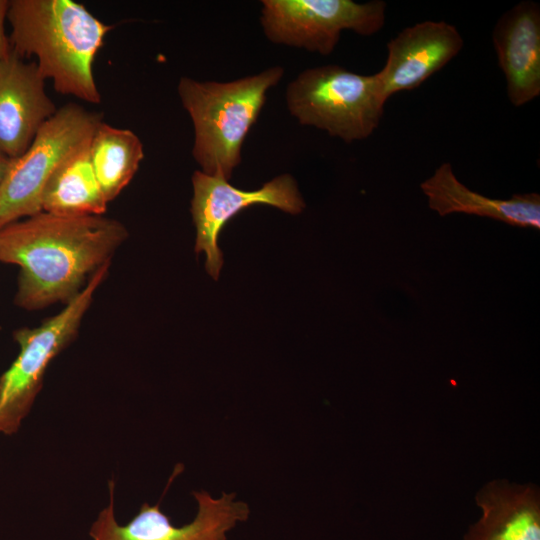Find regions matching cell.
I'll list each match as a JSON object with an SVG mask.
<instances>
[{
	"label": "cell",
	"mask_w": 540,
	"mask_h": 540,
	"mask_svg": "<svg viewBox=\"0 0 540 540\" xmlns=\"http://www.w3.org/2000/svg\"><path fill=\"white\" fill-rule=\"evenodd\" d=\"M127 238L125 226L99 216L40 212L0 229V262L20 268L15 303L38 310L75 298Z\"/></svg>",
	"instance_id": "cell-1"
},
{
	"label": "cell",
	"mask_w": 540,
	"mask_h": 540,
	"mask_svg": "<svg viewBox=\"0 0 540 540\" xmlns=\"http://www.w3.org/2000/svg\"><path fill=\"white\" fill-rule=\"evenodd\" d=\"M7 22L11 50L35 57L58 93L101 102L93 64L111 26L72 0H9Z\"/></svg>",
	"instance_id": "cell-2"
},
{
	"label": "cell",
	"mask_w": 540,
	"mask_h": 540,
	"mask_svg": "<svg viewBox=\"0 0 540 540\" xmlns=\"http://www.w3.org/2000/svg\"><path fill=\"white\" fill-rule=\"evenodd\" d=\"M280 66L231 82L181 77L177 86L194 127L192 155L202 172L231 178L242 144L264 106L267 91L283 77Z\"/></svg>",
	"instance_id": "cell-3"
},
{
	"label": "cell",
	"mask_w": 540,
	"mask_h": 540,
	"mask_svg": "<svg viewBox=\"0 0 540 540\" xmlns=\"http://www.w3.org/2000/svg\"><path fill=\"white\" fill-rule=\"evenodd\" d=\"M285 97L289 112L301 125L347 143L373 134L388 100L378 73L361 75L338 65L302 71L288 84Z\"/></svg>",
	"instance_id": "cell-4"
},
{
	"label": "cell",
	"mask_w": 540,
	"mask_h": 540,
	"mask_svg": "<svg viewBox=\"0 0 540 540\" xmlns=\"http://www.w3.org/2000/svg\"><path fill=\"white\" fill-rule=\"evenodd\" d=\"M108 269L109 263L97 270L64 309L40 326L14 332L19 354L0 376V434L13 435L20 429L42 387L49 364L76 336Z\"/></svg>",
	"instance_id": "cell-5"
},
{
	"label": "cell",
	"mask_w": 540,
	"mask_h": 540,
	"mask_svg": "<svg viewBox=\"0 0 540 540\" xmlns=\"http://www.w3.org/2000/svg\"><path fill=\"white\" fill-rule=\"evenodd\" d=\"M101 122L100 113L75 103L57 109L26 151L11 159L0 184V229L42 212L43 189L52 173L67 157L91 141Z\"/></svg>",
	"instance_id": "cell-6"
},
{
	"label": "cell",
	"mask_w": 540,
	"mask_h": 540,
	"mask_svg": "<svg viewBox=\"0 0 540 540\" xmlns=\"http://www.w3.org/2000/svg\"><path fill=\"white\" fill-rule=\"evenodd\" d=\"M260 22L275 44L331 54L341 32L371 36L385 25L387 4L382 0H263Z\"/></svg>",
	"instance_id": "cell-7"
},
{
	"label": "cell",
	"mask_w": 540,
	"mask_h": 540,
	"mask_svg": "<svg viewBox=\"0 0 540 540\" xmlns=\"http://www.w3.org/2000/svg\"><path fill=\"white\" fill-rule=\"evenodd\" d=\"M191 214L196 227L195 252L206 255L207 272L217 279L223 256L217 239L224 225L244 208L255 204L276 207L290 214H299L305 202L295 179L282 174L266 182L260 189L245 191L223 177L195 171L192 175Z\"/></svg>",
	"instance_id": "cell-8"
},
{
	"label": "cell",
	"mask_w": 540,
	"mask_h": 540,
	"mask_svg": "<svg viewBox=\"0 0 540 540\" xmlns=\"http://www.w3.org/2000/svg\"><path fill=\"white\" fill-rule=\"evenodd\" d=\"M110 501L93 522L92 540H227V533L248 519L247 503L234 494L223 493L214 498L206 491L194 493L197 503L195 518L188 524L175 526L159 504L144 503L126 524L117 522L114 513V482H109Z\"/></svg>",
	"instance_id": "cell-9"
},
{
	"label": "cell",
	"mask_w": 540,
	"mask_h": 540,
	"mask_svg": "<svg viewBox=\"0 0 540 540\" xmlns=\"http://www.w3.org/2000/svg\"><path fill=\"white\" fill-rule=\"evenodd\" d=\"M35 62L11 52L0 60V151L14 159L57 111Z\"/></svg>",
	"instance_id": "cell-10"
},
{
	"label": "cell",
	"mask_w": 540,
	"mask_h": 540,
	"mask_svg": "<svg viewBox=\"0 0 540 540\" xmlns=\"http://www.w3.org/2000/svg\"><path fill=\"white\" fill-rule=\"evenodd\" d=\"M464 46L458 29L446 21L425 20L405 27L387 43V60L377 72L384 95L419 87Z\"/></svg>",
	"instance_id": "cell-11"
},
{
	"label": "cell",
	"mask_w": 540,
	"mask_h": 540,
	"mask_svg": "<svg viewBox=\"0 0 540 540\" xmlns=\"http://www.w3.org/2000/svg\"><path fill=\"white\" fill-rule=\"evenodd\" d=\"M492 41L511 104L523 106L540 95V7L521 1L497 20Z\"/></svg>",
	"instance_id": "cell-12"
},
{
	"label": "cell",
	"mask_w": 540,
	"mask_h": 540,
	"mask_svg": "<svg viewBox=\"0 0 540 540\" xmlns=\"http://www.w3.org/2000/svg\"><path fill=\"white\" fill-rule=\"evenodd\" d=\"M420 187L428 199L429 207L441 216L465 213L496 219L513 226L540 228L539 194H515L508 199L483 196L462 184L450 163H442Z\"/></svg>",
	"instance_id": "cell-13"
},
{
	"label": "cell",
	"mask_w": 540,
	"mask_h": 540,
	"mask_svg": "<svg viewBox=\"0 0 540 540\" xmlns=\"http://www.w3.org/2000/svg\"><path fill=\"white\" fill-rule=\"evenodd\" d=\"M480 520L464 540H540V492L534 484L493 480L476 495Z\"/></svg>",
	"instance_id": "cell-14"
},
{
	"label": "cell",
	"mask_w": 540,
	"mask_h": 540,
	"mask_svg": "<svg viewBox=\"0 0 540 540\" xmlns=\"http://www.w3.org/2000/svg\"><path fill=\"white\" fill-rule=\"evenodd\" d=\"M90 142L67 157L52 173L42 193L43 212L67 217L105 213L108 201L91 164Z\"/></svg>",
	"instance_id": "cell-15"
},
{
	"label": "cell",
	"mask_w": 540,
	"mask_h": 540,
	"mask_svg": "<svg viewBox=\"0 0 540 540\" xmlns=\"http://www.w3.org/2000/svg\"><path fill=\"white\" fill-rule=\"evenodd\" d=\"M89 155L96 178L109 202L136 174L144 158V149L133 131L102 121L92 136Z\"/></svg>",
	"instance_id": "cell-16"
},
{
	"label": "cell",
	"mask_w": 540,
	"mask_h": 540,
	"mask_svg": "<svg viewBox=\"0 0 540 540\" xmlns=\"http://www.w3.org/2000/svg\"><path fill=\"white\" fill-rule=\"evenodd\" d=\"M8 4L9 0H0V60L4 59L11 52L9 35H7L5 28Z\"/></svg>",
	"instance_id": "cell-17"
},
{
	"label": "cell",
	"mask_w": 540,
	"mask_h": 540,
	"mask_svg": "<svg viewBox=\"0 0 540 540\" xmlns=\"http://www.w3.org/2000/svg\"><path fill=\"white\" fill-rule=\"evenodd\" d=\"M10 163L11 158H8L0 151V184L8 171Z\"/></svg>",
	"instance_id": "cell-18"
}]
</instances>
